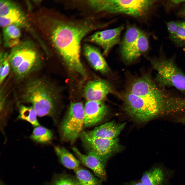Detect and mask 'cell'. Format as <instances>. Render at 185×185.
I'll use <instances>...</instances> for the list:
<instances>
[{"mask_svg":"<svg viewBox=\"0 0 185 185\" xmlns=\"http://www.w3.org/2000/svg\"><path fill=\"white\" fill-rule=\"evenodd\" d=\"M183 50L185 51V48L183 49Z\"/></svg>","mask_w":185,"mask_h":185,"instance_id":"32","label":"cell"},{"mask_svg":"<svg viewBox=\"0 0 185 185\" xmlns=\"http://www.w3.org/2000/svg\"><path fill=\"white\" fill-rule=\"evenodd\" d=\"M126 123H118L112 121L85 132L89 137L94 138L112 139L117 137L124 128Z\"/></svg>","mask_w":185,"mask_h":185,"instance_id":"13","label":"cell"},{"mask_svg":"<svg viewBox=\"0 0 185 185\" xmlns=\"http://www.w3.org/2000/svg\"><path fill=\"white\" fill-rule=\"evenodd\" d=\"M127 185H145L140 180V181H132Z\"/></svg>","mask_w":185,"mask_h":185,"instance_id":"30","label":"cell"},{"mask_svg":"<svg viewBox=\"0 0 185 185\" xmlns=\"http://www.w3.org/2000/svg\"><path fill=\"white\" fill-rule=\"evenodd\" d=\"M180 21H171L166 23L169 36L171 40L174 36Z\"/></svg>","mask_w":185,"mask_h":185,"instance_id":"27","label":"cell"},{"mask_svg":"<svg viewBox=\"0 0 185 185\" xmlns=\"http://www.w3.org/2000/svg\"><path fill=\"white\" fill-rule=\"evenodd\" d=\"M49 37L53 47L71 70L85 77L86 73L80 58L81 42L91 31L105 26L107 23L88 19L79 22L54 18L49 20Z\"/></svg>","mask_w":185,"mask_h":185,"instance_id":"1","label":"cell"},{"mask_svg":"<svg viewBox=\"0 0 185 185\" xmlns=\"http://www.w3.org/2000/svg\"><path fill=\"white\" fill-rule=\"evenodd\" d=\"M22 99L32 105L37 116H51L55 112L58 94L51 82L43 78L28 80L23 87Z\"/></svg>","mask_w":185,"mask_h":185,"instance_id":"3","label":"cell"},{"mask_svg":"<svg viewBox=\"0 0 185 185\" xmlns=\"http://www.w3.org/2000/svg\"><path fill=\"white\" fill-rule=\"evenodd\" d=\"M79 136L88 153L97 156L105 165L110 158L123 148L118 137L112 139L92 138L85 132H82Z\"/></svg>","mask_w":185,"mask_h":185,"instance_id":"8","label":"cell"},{"mask_svg":"<svg viewBox=\"0 0 185 185\" xmlns=\"http://www.w3.org/2000/svg\"><path fill=\"white\" fill-rule=\"evenodd\" d=\"M111 91L108 82L98 79L89 81L84 87V93L88 101H102Z\"/></svg>","mask_w":185,"mask_h":185,"instance_id":"12","label":"cell"},{"mask_svg":"<svg viewBox=\"0 0 185 185\" xmlns=\"http://www.w3.org/2000/svg\"><path fill=\"white\" fill-rule=\"evenodd\" d=\"M108 111L107 107L103 101L87 100L84 106V127L91 126L101 121Z\"/></svg>","mask_w":185,"mask_h":185,"instance_id":"11","label":"cell"},{"mask_svg":"<svg viewBox=\"0 0 185 185\" xmlns=\"http://www.w3.org/2000/svg\"><path fill=\"white\" fill-rule=\"evenodd\" d=\"M84 123V106L82 103L72 102L60 126L62 140L73 143L82 132Z\"/></svg>","mask_w":185,"mask_h":185,"instance_id":"7","label":"cell"},{"mask_svg":"<svg viewBox=\"0 0 185 185\" xmlns=\"http://www.w3.org/2000/svg\"><path fill=\"white\" fill-rule=\"evenodd\" d=\"M50 185H81L76 177L66 174L56 175Z\"/></svg>","mask_w":185,"mask_h":185,"instance_id":"24","label":"cell"},{"mask_svg":"<svg viewBox=\"0 0 185 185\" xmlns=\"http://www.w3.org/2000/svg\"><path fill=\"white\" fill-rule=\"evenodd\" d=\"M124 99L127 114L141 122L159 116L176 114L181 103L179 97L172 96L164 90L152 97L137 96L128 91Z\"/></svg>","mask_w":185,"mask_h":185,"instance_id":"2","label":"cell"},{"mask_svg":"<svg viewBox=\"0 0 185 185\" xmlns=\"http://www.w3.org/2000/svg\"><path fill=\"white\" fill-rule=\"evenodd\" d=\"M37 114L33 107L23 105L19 108V119L26 121L35 127L40 125L37 119Z\"/></svg>","mask_w":185,"mask_h":185,"instance_id":"23","label":"cell"},{"mask_svg":"<svg viewBox=\"0 0 185 185\" xmlns=\"http://www.w3.org/2000/svg\"><path fill=\"white\" fill-rule=\"evenodd\" d=\"M124 28L122 25L114 28L96 32L88 37L86 41L100 47L103 50V55H106L114 46L119 43Z\"/></svg>","mask_w":185,"mask_h":185,"instance_id":"10","label":"cell"},{"mask_svg":"<svg viewBox=\"0 0 185 185\" xmlns=\"http://www.w3.org/2000/svg\"><path fill=\"white\" fill-rule=\"evenodd\" d=\"M72 149L80 161L92 170L99 179L102 181L106 179L105 165L98 157L90 153L84 155L74 147H72Z\"/></svg>","mask_w":185,"mask_h":185,"instance_id":"14","label":"cell"},{"mask_svg":"<svg viewBox=\"0 0 185 185\" xmlns=\"http://www.w3.org/2000/svg\"><path fill=\"white\" fill-rule=\"evenodd\" d=\"M157 1L98 0L88 1L89 5L97 12L119 13L136 18L146 16Z\"/></svg>","mask_w":185,"mask_h":185,"instance_id":"5","label":"cell"},{"mask_svg":"<svg viewBox=\"0 0 185 185\" xmlns=\"http://www.w3.org/2000/svg\"><path fill=\"white\" fill-rule=\"evenodd\" d=\"M54 150L62 164L66 168L75 170L78 168L80 162L63 147L56 146Z\"/></svg>","mask_w":185,"mask_h":185,"instance_id":"20","label":"cell"},{"mask_svg":"<svg viewBox=\"0 0 185 185\" xmlns=\"http://www.w3.org/2000/svg\"><path fill=\"white\" fill-rule=\"evenodd\" d=\"M151 62L157 72L155 80L160 87H173L185 92V74L173 59L161 57L152 59Z\"/></svg>","mask_w":185,"mask_h":185,"instance_id":"6","label":"cell"},{"mask_svg":"<svg viewBox=\"0 0 185 185\" xmlns=\"http://www.w3.org/2000/svg\"><path fill=\"white\" fill-rule=\"evenodd\" d=\"M149 47V42L147 36L143 33L140 35L125 60L128 62L137 59L146 51Z\"/></svg>","mask_w":185,"mask_h":185,"instance_id":"19","label":"cell"},{"mask_svg":"<svg viewBox=\"0 0 185 185\" xmlns=\"http://www.w3.org/2000/svg\"><path fill=\"white\" fill-rule=\"evenodd\" d=\"M85 56L95 70L105 73L109 70L107 64L100 51L96 47L86 44L83 47Z\"/></svg>","mask_w":185,"mask_h":185,"instance_id":"15","label":"cell"},{"mask_svg":"<svg viewBox=\"0 0 185 185\" xmlns=\"http://www.w3.org/2000/svg\"><path fill=\"white\" fill-rule=\"evenodd\" d=\"M74 171L81 185H102V180L95 177L87 170L79 166Z\"/></svg>","mask_w":185,"mask_h":185,"instance_id":"21","label":"cell"},{"mask_svg":"<svg viewBox=\"0 0 185 185\" xmlns=\"http://www.w3.org/2000/svg\"><path fill=\"white\" fill-rule=\"evenodd\" d=\"M140 180L145 185H164L165 177L162 169L155 167L145 172Z\"/></svg>","mask_w":185,"mask_h":185,"instance_id":"18","label":"cell"},{"mask_svg":"<svg viewBox=\"0 0 185 185\" xmlns=\"http://www.w3.org/2000/svg\"><path fill=\"white\" fill-rule=\"evenodd\" d=\"M21 31L20 27L14 24L9 25L3 28V43L6 47L12 48L20 42Z\"/></svg>","mask_w":185,"mask_h":185,"instance_id":"17","label":"cell"},{"mask_svg":"<svg viewBox=\"0 0 185 185\" xmlns=\"http://www.w3.org/2000/svg\"><path fill=\"white\" fill-rule=\"evenodd\" d=\"M177 15L179 17L184 19L185 20V2L183 3V6L177 12Z\"/></svg>","mask_w":185,"mask_h":185,"instance_id":"29","label":"cell"},{"mask_svg":"<svg viewBox=\"0 0 185 185\" xmlns=\"http://www.w3.org/2000/svg\"><path fill=\"white\" fill-rule=\"evenodd\" d=\"M11 68L18 80L25 79L38 70L42 64L36 47L29 41L20 42L8 54Z\"/></svg>","mask_w":185,"mask_h":185,"instance_id":"4","label":"cell"},{"mask_svg":"<svg viewBox=\"0 0 185 185\" xmlns=\"http://www.w3.org/2000/svg\"><path fill=\"white\" fill-rule=\"evenodd\" d=\"M185 2V0H170L166 1L164 4L165 8L169 11L175 6Z\"/></svg>","mask_w":185,"mask_h":185,"instance_id":"28","label":"cell"},{"mask_svg":"<svg viewBox=\"0 0 185 185\" xmlns=\"http://www.w3.org/2000/svg\"><path fill=\"white\" fill-rule=\"evenodd\" d=\"M181 120V121L185 123V117L182 118Z\"/></svg>","mask_w":185,"mask_h":185,"instance_id":"31","label":"cell"},{"mask_svg":"<svg viewBox=\"0 0 185 185\" xmlns=\"http://www.w3.org/2000/svg\"><path fill=\"white\" fill-rule=\"evenodd\" d=\"M11 68L8 54L1 53L0 59V84H2L8 75Z\"/></svg>","mask_w":185,"mask_h":185,"instance_id":"25","label":"cell"},{"mask_svg":"<svg viewBox=\"0 0 185 185\" xmlns=\"http://www.w3.org/2000/svg\"><path fill=\"white\" fill-rule=\"evenodd\" d=\"M171 40L178 47H185V20L180 21L176 33Z\"/></svg>","mask_w":185,"mask_h":185,"instance_id":"26","label":"cell"},{"mask_svg":"<svg viewBox=\"0 0 185 185\" xmlns=\"http://www.w3.org/2000/svg\"><path fill=\"white\" fill-rule=\"evenodd\" d=\"M15 25L32 32L26 16L21 8L14 2L9 0L0 2V25L3 28Z\"/></svg>","mask_w":185,"mask_h":185,"instance_id":"9","label":"cell"},{"mask_svg":"<svg viewBox=\"0 0 185 185\" xmlns=\"http://www.w3.org/2000/svg\"><path fill=\"white\" fill-rule=\"evenodd\" d=\"M143 32L137 28L130 27L126 31L121 43L120 52L125 60L135 43L137 39Z\"/></svg>","mask_w":185,"mask_h":185,"instance_id":"16","label":"cell"},{"mask_svg":"<svg viewBox=\"0 0 185 185\" xmlns=\"http://www.w3.org/2000/svg\"></svg>","mask_w":185,"mask_h":185,"instance_id":"33","label":"cell"},{"mask_svg":"<svg viewBox=\"0 0 185 185\" xmlns=\"http://www.w3.org/2000/svg\"><path fill=\"white\" fill-rule=\"evenodd\" d=\"M52 137V133L50 130L40 125L35 127L30 136L33 141L42 144L49 143Z\"/></svg>","mask_w":185,"mask_h":185,"instance_id":"22","label":"cell"}]
</instances>
